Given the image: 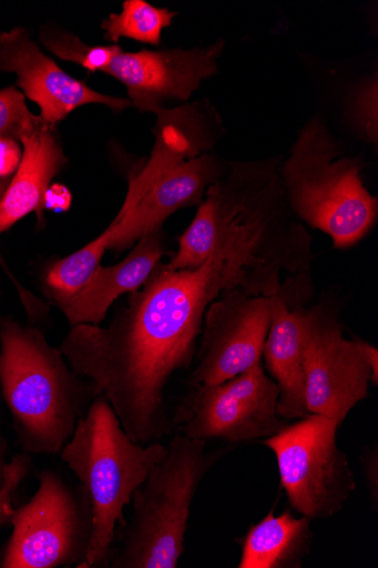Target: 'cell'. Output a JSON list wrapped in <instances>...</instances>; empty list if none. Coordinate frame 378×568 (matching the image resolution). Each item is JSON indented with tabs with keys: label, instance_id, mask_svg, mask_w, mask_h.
Returning a JSON list of instances; mask_svg holds the SVG:
<instances>
[{
	"label": "cell",
	"instance_id": "ba28073f",
	"mask_svg": "<svg viewBox=\"0 0 378 568\" xmlns=\"http://www.w3.org/2000/svg\"><path fill=\"white\" fill-rule=\"evenodd\" d=\"M338 422L309 415L260 443L276 455L280 485L294 510L309 520L330 519L356 489Z\"/></svg>",
	"mask_w": 378,
	"mask_h": 568
},
{
	"label": "cell",
	"instance_id": "7a4b0ae2",
	"mask_svg": "<svg viewBox=\"0 0 378 568\" xmlns=\"http://www.w3.org/2000/svg\"><path fill=\"white\" fill-rule=\"evenodd\" d=\"M0 393L28 454H60L99 395L34 325L0 316Z\"/></svg>",
	"mask_w": 378,
	"mask_h": 568
},
{
	"label": "cell",
	"instance_id": "52a82bcc",
	"mask_svg": "<svg viewBox=\"0 0 378 568\" xmlns=\"http://www.w3.org/2000/svg\"><path fill=\"white\" fill-rule=\"evenodd\" d=\"M39 488L14 509L13 532L2 568H83L92 538V511L86 491L59 473L43 470Z\"/></svg>",
	"mask_w": 378,
	"mask_h": 568
},
{
	"label": "cell",
	"instance_id": "3957f363",
	"mask_svg": "<svg viewBox=\"0 0 378 568\" xmlns=\"http://www.w3.org/2000/svg\"><path fill=\"white\" fill-rule=\"evenodd\" d=\"M364 160L347 154L321 118L298 132L279 176L292 212L304 225L346 250L364 240L378 220V199L361 178Z\"/></svg>",
	"mask_w": 378,
	"mask_h": 568
},
{
	"label": "cell",
	"instance_id": "5bb4252c",
	"mask_svg": "<svg viewBox=\"0 0 378 568\" xmlns=\"http://www.w3.org/2000/svg\"><path fill=\"white\" fill-rule=\"evenodd\" d=\"M153 129L155 138L149 162L130 183L118 216L126 214L153 186L178 165L211 152L224 136L223 120L208 100L161 110Z\"/></svg>",
	"mask_w": 378,
	"mask_h": 568
},
{
	"label": "cell",
	"instance_id": "ac0fdd59",
	"mask_svg": "<svg viewBox=\"0 0 378 568\" xmlns=\"http://www.w3.org/2000/svg\"><path fill=\"white\" fill-rule=\"evenodd\" d=\"M310 524L290 510L276 516L273 508L237 540L242 546L238 568H300L313 541Z\"/></svg>",
	"mask_w": 378,
	"mask_h": 568
},
{
	"label": "cell",
	"instance_id": "2e32d148",
	"mask_svg": "<svg viewBox=\"0 0 378 568\" xmlns=\"http://www.w3.org/2000/svg\"><path fill=\"white\" fill-rule=\"evenodd\" d=\"M282 293L273 298L272 325L262 359L278 385V415L286 422L309 416L305 400L303 371L304 341L309 321V306L290 304Z\"/></svg>",
	"mask_w": 378,
	"mask_h": 568
},
{
	"label": "cell",
	"instance_id": "5b68a950",
	"mask_svg": "<svg viewBox=\"0 0 378 568\" xmlns=\"http://www.w3.org/2000/svg\"><path fill=\"white\" fill-rule=\"evenodd\" d=\"M226 450L208 452L207 442L178 433L133 495V514L122 529L113 568H176L201 483Z\"/></svg>",
	"mask_w": 378,
	"mask_h": 568
},
{
	"label": "cell",
	"instance_id": "277c9868",
	"mask_svg": "<svg viewBox=\"0 0 378 568\" xmlns=\"http://www.w3.org/2000/svg\"><path fill=\"white\" fill-rule=\"evenodd\" d=\"M166 452L161 442L144 446L132 440L110 402L95 397L61 452L91 505L92 538L83 568L110 567L118 526L122 530L127 524L125 507Z\"/></svg>",
	"mask_w": 378,
	"mask_h": 568
},
{
	"label": "cell",
	"instance_id": "83f0119b",
	"mask_svg": "<svg viewBox=\"0 0 378 568\" xmlns=\"http://www.w3.org/2000/svg\"><path fill=\"white\" fill-rule=\"evenodd\" d=\"M8 444L6 438L3 437L2 433H0V489L3 488L6 483V474L7 468L9 466L8 462Z\"/></svg>",
	"mask_w": 378,
	"mask_h": 568
},
{
	"label": "cell",
	"instance_id": "9a60e30c",
	"mask_svg": "<svg viewBox=\"0 0 378 568\" xmlns=\"http://www.w3.org/2000/svg\"><path fill=\"white\" fill-rule=\"evenodd\" d=\"M167 252V239L160 229L143 236L119 265L99 266L85 286L57 307L71 328L100 326L115 301L140 290Z\"/></svg>",
	"mask_w": 378,
	"mask_h": 568
},
{
	"label": "cell",
	"instance_id": "30bf717a",
	"mask_svg": "<svg viewBox=\"0 0 378 568\" xmlns=\"http://www.w3.org/2000/svg\"><path fill=\"white\" fill-rule=\"evenodd\" d=\"M303 371L309 415L334 419L340 426L367 398L369 386L378 385L356 339L344 336L338 310L327 302L309 306Z\"/></svg>",
	"mask_w": 378,
	"mask_h": 568
},
{
	"label": "cell",
	"instance_id": "d6986e66",
	"mask_svg": "<svg viewBox=\"0 0 378 568\" xmlns=\"http://www.w3.org/2000/svg\"><path fill=\"white\" fill-rule=\"evenodd\" d=\"M106 250L102 233L95 240L44 270L40 286L50 304L58 306L80 292L100 266Z\"/></svg>",
	"mask_w": 378,
	"mask_h": 568
},
{
	"label": "cell",
	"instance_id": "7c38bea8",
	"mask_svg": "<svg viewBox=\"0 0 378 568\" xmlns=\"http://www.w3.org/2000/svg\"><path fill=\"white\" fill-rule=\"evenodd\" d=\"M0 71L17 74L24 94L40 108L39 118L57 128L79 108L98 103L122 113L130 99L100 93L45 57L23 28L0 32Z\"/></svg>",
	"mask_w": 378,
	"mask_h": 568
},
{
	"label": "cell",
	"instance_id": "7402d4cb",
	"mask_svg": "<svg viewBox=\"0 0 378 568\" xmlns=\"http://www.w3.org/2000/svg\"><path fill=\"white\" fill-rule=\"evenodd\" d=\"M25 103V97L17 88L0 90V138L19 140L20 134L34 120Z\"/></svg>",
	"mask_w": 378,
	"mask_h": 568
},
{
	"label": "cell",
	"instance_id": "8992f818",
	"mask_svg": "<svg viewBox=\"0 0 378 568\" xmlns=\"http://www.w3.org/2000/svg\"><path fill=\"white\" fill-rule=\"evenodd\" d=\"M40 41L59 59L102 72L122 82L140 113L156 114L167 103H187L202 82L219 71L226 42L203 48L140 50L126 53L119 44L89 45L71 32L43 28Z\"/></svg>",
	"mask_w": 378,
	"mask_h": 568
},
{
	"label": "cell",
	"instance_id": "f546056e",
	"mask_svg": "<svg viewBox=\"0 0 378 568\" xmlns=\"http://www.w3.org/2000/svg\"><path fill=\"white\" fill-rule=\"evenodd\" d=\"M2 300H3V290H2V286H0V304H2Z\"/></svg>",
	"mask_w": 378,
	"mask_h": 568
},
{
	"label": "cell",
	"instance_id": "e0dca14e",
	"mask_svg": "<svg viewBox=\"0 0 378 568\" xmlns=\"http://www.w3.org/2000/svg\"><path fill=\"white\" fill-rule=\"evenodd\" d=\"M19 141L23 158L0 202V234L40 210L52 179L68 163L57 128L45 124L39 116L23 130Z\"/></svg>",
	"mask_w": 378,
	"mask_h": 568
},
{
	"label": "cell",
	"instance_id": "6da1fadb",
	"mask_svg": "<svg viewBox=\"0 0 378 568\" xmlns=\"http://www.w3.org/2000/svg\"><path fill=\"white\" fill-rule=\"evenodd\" d=\"M214 250L197 268L160 263L105 327H72L61 349L72 369L113 406L140 445L173 429L165 394L196 355L208 305L224 292L274 297L293 277L310 275L299 227L272 202L252 195L223 201L212 216Z\"/></svg>",
	"mask_w": 378,
	"mask_h": 568
},
{
	"label": "cell",
	"instance_id": "ffe728a7",
	"mask_svg": "<svg viewBox=\"0 0 378 568\" xmlns=\"http://www.w3.org/2000/svg\"><path fill=\"white\" fill-rule=\"evenodd\" d=\"M177 12L157 9L145 0H126L120 14H111L101 23L104 38L119 42L129 38L142 43L159 45L162 31L173 24Z\"/></svg>",
	"mask_w": 378,
	"mask_h": 568
},
{
	"label": "cell",
	"instance_id": "4fadbf2b",
	"mask_svg": "<svg viewBox=\"0 0 378 568\" xmlns=\"http://www.w3.org/2000/svg\"><path fill=\"white\" fill-rule=\"evenodd\" d=\"M228 161L207 152L161 176L126 214L116 216L103 234L106 250L123 252L155 232L176 212L201 204L211 185L227 169Z\"/></svg>",
	"mask_w": 378,
	"mask_h": 568
},
{
	"label": "cell",
	"instance_id": "44dd1931",
	"mask_svg": "<svg viewBox=\"0 0 378 568\" xmlns=\"http://www.w3.org/2000/svg\"><path fill=\"white\" fill-rule=\"evenodd\" d=\"M345 119L361 141L378 146L377 70L355 83L345 100Z\"/></svg>",
	"mask_w": 378,
	"mask_h": 568
},
{
	"label": "cell",
	"instance_id": "4316f807",
	"mask_svg": "<svg viewBox=\"0 0 378 568\" xmlns=\"http://www.w3.org/2000/svg\"><path fill=\"white\" fill-rule=\"evenodd\" d=\"M359 349L361 351L364 357L367 361L368 366L370 367L372 375L376 381H378V349L376 346L370 343L361 339L355 338Z\"/></svg>",
	"mask_w": 378,
	"mask_h": 568
},
{
	"label": "cell",
	"instance_id": "cb8c5ba5",
	"mask_svg": "<svg viewBox=\"0 0 378 568\" xmlns=\"http://www.w3.org/2000/svg\"><path fill=\"white\" fill-rule=\"evenodd\" d=\"M23 158L21 142L11 136L0 138V179H12Z\"/></svg>",
	"mask_w": 378,
	"mask_h": 568
},
{
	"label": "cell",
	"instance_id": "603a6c76",
	"mask_svg": "<svg viewBox=\"0 0 378 568\" xmlns=\"http://www.w3.org/2000/svg\"><path fill=\"white\" fill-rule=\"evenodd\" d=\"M32 459L28 453L18 455L9 463L6 474V483L0 489V528L10 524L14 511L13 500L23 481L32 471Z\"/></svg>",
	"mask_w": 378,
	"mask_h": 568
},
{
	"label": "cell",
	"instance_id": "d4e9b609",
	"mask_svg": "<svg viewBox=\"0 0 378 568\" xmlns=\"http://www.w3.org/2000/svg\"><path fill=\"white\" fill-rule=\"evenodd\" d=\"M360 468L365 478L370 504L375 510L378 506V448L366 449L360 456Z\"/></svg>",
	"mask_w": 378,
	"mask_h": 568
},
{
	"label": "cell",
	"instance_id": "9c48e42d",
	"mask_svg": "<svg viewBox=\"0 0 378 568\" xmlns=\"http://www.w3.org/2000/svg\"><path fill=\"white\" fill-rule=\"evenodd\" d=\"M279 388L263 361L218 385L190 387L173 422L192 439L244 443L272 437L288 423L278 415Z\"/></svg>",
	"mask_w": 378,
	"mask_h": 568
},
{
	"label": "cell",
	"instance_id": "8fae6325",
	"mask_svg": "<svg viewBox=\"0 0 378 568\" xmlns=\"http://www.w3.org/2000/svg\"><path fill=\"white\" fill-rule=\"evenodd\" d=\"M273 298L243 290L224 292L207 307L190 387L218 385L259 363Z\"/></svg>",
	"mask_w": 378,
	"mask_h": 568
},
{
	"label": "cell",
	"instance_id": "f1b7e54d",
	"mask_svg": "<svg viewBox=\"0 0 378 568\" xmlns=\"http://www.w3.org/2000/svg\"><path fill=\"white\" fill-rule=\"evenodd\" d=\"M12 179H0V202H2Z\"/></svg>",
	"mask_w": 378,
	"mask_h": 568
},
{
	"label": "cell",
	"instance_id": "484cf974",
	"mask_svg": "<svg viewBox=\"0 0 378 568\" xmlns=\"http://www.w3.org/2000/svg\"><path fill=\"white\" fill-rule=\"evenodd\" d=\"M44 203H49L52 210L65 211L69 209L71 203V193L67 190V187L60 186L58 184L52 189H48Z\"/></svg>",
	"mask_w": 378,
	"mask_h": 568
}]
</instances>
